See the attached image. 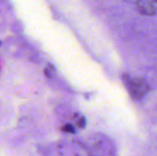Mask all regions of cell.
Segmentation results:
<instances>
[{"label": "cell", "instance_id": "6da1fadb", "mask_svg": "<svg viewBox=\"0 0 157 156\" xmlns=\"http://www.w3.org/2000/svg\"><path fill=\"white\" fill-rule=\"evenodd\" d=\"M126 86L132 96L136 100L141 99L148 91L147 83L142 78H125Z\"/></svg>", "mask_w": 157, "mask_h": 156}, {"label": "cell", "instance_id": "7a4b0ae2", "mask_svg": "<svg viewBox=\"0 0 157 156\" xmlns=\"http://www.w3.org/2000/svg\"><path fill=\"white\" fill-rule=\"evenodd\" d=\"M139 13L152 16L157 13V0H131Z\"/></svg>", "mask_w": 157, "mask_h": 156}, {"label": "cell", "instance_id": "3957f363", "mask_svg": "<svg viewBox=\"0 0 157 156\" xmlns=\"http://www.w3.org/2000/svg\"><path fill=\"white\" fill-rule=\"evenodd\" d=\"M61 130H62L63 131H64V132H69V133H74V132L75 131V129L74 126L71 125V124L64 125Z\"/></svg>", "mask_w": 157, "mask_h": 156}, {"label": "cell", "instance_id": "277c9868", "mask_svg": "<svg viewBox=\"0 0 157 156\" xmlns=\"http://www.w3.org/2000/svg\"><path fill=\"white\" fill-rule=\"evenodd\" d=\"M76 125L79 127V128H84L86 126V119L84 117H81L78 119L77 122H76Z\"/></svg>", "mask_w": 157, "mask_h": 156}]
</instances>
